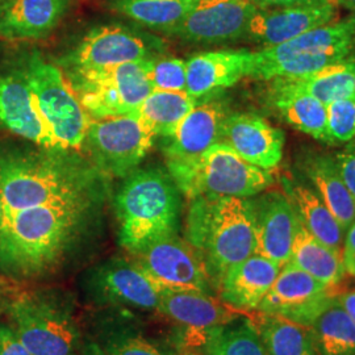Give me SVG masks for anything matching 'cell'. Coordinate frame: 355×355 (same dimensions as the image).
<instances>
[{
	"label": "cell",
	"mask_w": 355,
	"mask_h": 355,
	"mask_svg": "<svg viewBox=\"0 0 355 355\" xmlns=\"http://www.w3.org/2000/svg\"><path fill=\"white\" fill-rule=\"evenodd\" d=\"M99 195L3 215L1 265L20 275H38L57 266L89 225Z\"/></svg>",
	"instance_id": "obj_1"
},
{
	"label": "cell",
	"mask_w": 355,
	"mask_h": 355,
	"mask_svg": "<svg viewBox=\"0 0 355 355\" xmlns=\"http://www.w3.org/2000/svg\"><path fill=\"white\" fill-rule=\"evenodd\" d=\"M64 149L0 155L3 215L101 193L95 166Z\"/></svg>",
	"instance_id": "obj_2"
},
{
	"label": "cell",
	"mask_w": 355,
	"mask_h": 355,
	"mask_svg": "<svg viewBox=\"0 0 355 355\" xmlns=\"http://www.w3.org/2000/svg\"><path fill=\"white\" fill-rule=\"evenodd\" d=\"M186 234L218 287L230 267L255 254L253 202L232 196L192 199Z\"/></svg>",
	"instance_id": "obj_3"
},
{
	"label": "cell",
	"mask_w": 355,
	"mask_h": 355,
	"mask_svg": "<svg viewBox=\"0 0 355 355\" xmlns=\"http://www.w3.org/2000/svg\"><path fill=\"white\" fill-rule=\"evenodd\" d=\"M178 187L159 168L132 173L116 196L119 239L139 254L153 242L177 234L180 200Z\"/></svg>",
	"instance_id": "obj_4"
},
{
	"label": "cell",
	"mask_w": 355,
	"mask_h": 355,
	"mask_svg": "<svg viewBox=\"0 0 355 355\" xmlns=\"http://www.w3.org/2000/svg\"><path fill=\"white\" fill-rule=\"evenodd\" d=\"M167 168L178 190L191 200L223 196L248 199L272 183L270 171L250 165L224 142L193 158L167 161Z\"/></svg>",
	"instance_id": "obj_5"
},
{
	"label": "cell",
	"mask_w": 355,
	"mask_h": 355,
	"mask_svg": "<svg viewBox=\"0 0 355 355\" xmlns=\"http://www.w3.org/2000/svg\"><path fill=\"white\" fill-rule=\"evenodd\" d=\"M152 61L70 70L64 76L89 119L101 120L137 111L153 91L148 76Z\"/></svg>",
	"instance_id": "obj_6"
},
{
	"label": "cell",
	"mask_w": 355,
	"mask_h": 355,
	"mask_svg": "<svg viewBox=\"0 0 355 355\" xmlns=\"http://www.w3.org/2000/svg\"><path fill=\"white\" fill-rule=\"evenodd\" d=\"M24 70L38 108L60 149L76 150L82 148L91 119L62 70L46 62L40 54L29 58Z\"/></svg>",
	"instance_id": "obj_7"
},
{
	"label": "cell",
	"mask_w": 355,
	"mask_h": 355,
	"mask_svg": "<svg viewBox=\"0 0 355 355\" xmlns=\"http://www.w3.org/2000/svg\"><path fill=\"white\" fill-rule=\"evenodd\" d=\"M155 135L136 114L89 120L83 145L102 174L129 177L152 149Z\"/></svg>",
	"instance_id": "obj_8"
},
{
	"label": "cell",
	"mask_w": 355,
	"mask_h": 355,
	"mask_svg": "<svg viewBox=\"0 0 355 355\" xmlns=\"http://www.w3.org/2000/svg\"><path fill=\"white\" fill-rule=\"evenodd\" d=\"M165 51V42L161 38L123 24H105L89 29L76 48L61 60V64L64 71L104 69L155 60Z\"/></svg>",
	"instance_id": "obj_9"
},
{
	"label": "cell",
	"mask_w": 355,
	"mask_h": 355,
	"mask_svg": "<svg viewBox=\"0 0 355 355\" xmlns=\"http://www.w3.org/2000/svg\"><path fill=\"white\" fill-rule=\"evenodd\" d=\"M16 336L32 355H71L79 340L74 320L58 304L23 297L11 308Z\"/></svg>",
	"instance_id": "obj_10"
},
{
	"label": "cell",
	"mask_w": 355,
	"mask_h": 355,
	"mask_svg": "<svg viewBox=\"0 0 355 355\" xmlns=\"http://www.w3.org/2000/svg\"><path fill=\"white\" fill-rule=\"evenodd\" d=\"M136 257V263L159 290L209 293L211 279L202 257L178 234L153 242Z\"/></svg>",
	"instance_id": "obj_11"
},
{
	"label": "cell",
	"mask_w": 355,
	"mask_h": 355,
	"mask_svg": "<svg viewBox=\"0 0 355 355\" xmlns=\"http://www.w3.org/2000/svg\"><path fill=\"white\" fill-rule=\"evenodd\" d=\"M328 286L287 262L258 306L267 316L284 318L311 328L318 315L333 300Z\"/></svg>",
	"instance_id": "obj_12"
},
{
	"label": "cell",
	"mask_w": 355,
	"mask_h": 355,
	"mask_svg": "<svg viewBox=\"0 0 355 355\" xmlns=\"http://www.w3.org/2000/svg\"><path fill=\"white\" fill-rule=\"evenodd\" d=\"M257 11L252 0H199L168 36L199 44L239 40L246 36Z\"/></svg>",
	"instance_id": "obj_13"
},
{
	"label": "cell",
	"mask_w": 355,
	"mask_h": 355,
	"mask_svg": "<svg viewBox=\"0 0 355 355\" xmlns=\"http://www.w3.org/2000/svg\"><path fill=\"white\" fill-rule=\"evenodd\" d=\"M0 124L42 149H60L38 108L26 70L0 76Z\"/></svg>",
	"instance_id": "obj_14"
},
{
	"label": "cell",
	"mask_w": 355,
	"mask_h": 355,
	"mask_svg": "<svg viewBox=\"0 0 355 355\" xmlns=\"http://www.w3.org/2000/svg\"><path fill=\"white\" fill-rule=\"evenodd\" d=\"M337 6L328 1L318 6L258 8L246 36L265 48H272L318 26L336 21Z\"/></svg>",
	"instance_id": "obj_15"
},
{
	"label": "cell",
	"mask_w": 355,
	"mask_h": 355,
	"mask_svg": "<svg viewBox=\"0 0 355 355\" xmlns=\"http://www.w3.org/2000/svg\"><path fill=\"white\" fill-rule=\"evenodd\" d=\"M255 254L286 265L291 257L292 245L300 225L288 196L279 192L263 195L254 200Z\"/></svg>",
	"instance_id": "obj_16"
},
{
	"label": "cell",
	"mask_w": 355,
	"mask_h": 355,
	"mask_svg": "<svg viewBox=\"0 0 355 355\" xmlns=\"http://www.w3.org/2000/svg\"><path fill=\"white\" fill-rule=\"evenodd\" d=\"M221 142L250 165L266 171L278 167L283 158L284 133L257 114H229Z\"/></svg>",
	"instance_id": "obj_17"
},
{
	"label": "cell",
	"mask_w": 355,
	"mask_h": 355,
	"mask_svg": "<svg viewBox=\"0 0 355 355\" xmlns=\"http://www.w3.org/2000/svg\"><path fill=\"white\" fill-rule=\"evenodd\" d=\"M228 116L227 104L221 99L211 98L196 103L175 130L166 137L167 161L193 158L221 142Z\"/></svg>",
	"instance_id": "obj_18"
},
{
	"label": "cell",
	"mask_w": 355,
	"mask_h": 355,
	"mask_svg": "<svg viewBox=\"0 0 355 355\" xmlns=\"http://www.w3.org/2000/svg\"><path fill=\"white\" fill-rule=\"evenodd\" d=\"M252 66V51H204L195 54L186 62V92L196 101L211 96L250 76Z\"/></svg>",
	"instance_id": "obj_19"
},
{
	"label": "cell",
	"mask_w": 355,
	"mask_h": 355,
	"mask_svg": "<svg viewBox=\"0 0 355 355\" xmlns=\"http://www.w3.org/2000/svg\"><path fill=\"white\" fill-rule=\"evenodd\" d=\"M71 0H0V37H46L64 20Z\"/></svg>",
	"instance_id": "obj_20"
},
{
	"label": "cell",
	"mask_w": 355,
	"mask_h": 355,
	"mask_svg": "<svg viewBox=\"0 0 355 355\" xmlns=\"http://www.w3.org/2000/svg\"><path fill=\"white\" fill-rule=\"evenodd\" d=\"M279 263L253 254L230 267L220 280L218 288L225 304L236 309H257L279 274Z\"/></svg>",
	"instance_id": "obj_21"
},
{
	"label": "cell",
	"mask_w": 355,
	"mask_h": 355,
	"mask_svg": "<svg viewBox=\"0 0 355 355\" xmlns=\"http://www.w3.org/2000/svg\"><path fill=\"white\" fill-rule=\"evenodd\" d=\"M103 299L139 309H157L161 290L137 263L114 261L101 267L92 279Z\"/></svg>",
	"instance_id": "obj_22"
},
{
	"label": "cell",
	"mask_w": 355,
	"mask_h": 355,
	"mask_svg": "<svg viewBox=\"0 0 355 355\" xmlns=\"http://www.w3.org/2000/svg\"><path fill=\"white\" fill-rule=\"evenodd\" d=\"M354 48V32L346 19L311 29L277 46L255 51L254 60L270 62L297 54H334L347 57Z\"/></svg>",
	"instance_id": "obj_23"
},
{
	"label": "cell",
	"mask_w": 355,
	"mask_h": 355,
	"mask_svg": "<svg viewBox=\"0 0 355 355\" xmlns=\"http://www.w3.org/2000/svg\"><path fill=\"white\" fill-rule=\"evenodd\" d=\"M158 311L196 331L228 324V312L209 293L161 290Z\"/></svg>",
	"instance_id": "obj_24"
},
{
	"label": "cell",
	"mask_w": 355,
	"mask_h": 355,
	"mask_svg": "<svg viewBox=\"0 0 355 355\" xmlns=\"http://www.w3.org/2000/svg\"><path fill=\"white\" fill-rule=\"evenodd\" d=\"M272 102L290 125L316 140L328 142L324 103L282 79L274 80Z\"/></svg>",
	"instance_id": "obj_25"
},
{
	"label": "cell",
	"mask_w": 355,
	"mask_h": 355,
	"mask_svg": "<svg viewBox=\"0 0 355 355\" xmlns=\"http://www.w3.org/2000/svg\"><path fill=\"white\" fill-rule=\"evenodd\" d=\"M288 195L303 228L316 240L343 255L345 230L318 192L296 184L288 187Z\"/></svg>",
	"instance_id": "obj_26"
},
{
	"label": "cell",
	"mask_w": 355,
	"mask_h": 355,
	"mask_svg": "<svg viewBox=\"0 0 355 355\" xmlns=\"http://www.w3.org/2000/svg\"><path fill=\"white\" fill-rule=\"evenodd\" d=\"M199 0H108L107 7L139 26L168 35Z\"/></svg>",
	"instance_id": "obj_27"
},
{
	"label": "cell",
	"mask_w": 355,
	"mask_h": 355,
	"mask_svg": "<svg viewBox=\"0 0 355 355\" xmlns=\"http://www.w3.org/2000/svg\"><path fill=\"white\" fill-rule=\"evenodd\" d=\"M288 262L328 287L341 283L346 272L343 255L316 240L302 224L296 232Z\"/></svg>",
	"instance_id": "obj_28"
},
{
	"label": "cell",
	"mask_w": 355,
	"mask_h": 355,
	"mask_svg": "<svg viewBox=\"0 0 355 355\" xmlns=\"http://www.w3.org/2000/svg\"><path fill=\"white\" fill-rule=\"evenodd\" d=\"M308 175L321 200L346 230L355 220V199L343 183L336 161L329 157L313 158L308 165Z\"/></svg>",
	"instance_id": "obj_29"
},
{
	"label": "cell",
	"mask_w": 355,
	"mask_h": 355,
	"mask_svg": "<svg viewBox=\"0 0 355 355\" xmlns=\"http://www.w3.org/2000/svg\"><path fill=\"white\" fill-rule=\"evenodd\" d=\"M282 80H287L293 87L315 96L325 105L355 98V57L347 55L316 73L299 79Z\"/></svg>",
	"instance_id": "obj_30"
},
{
	"label": "cell",
	"mask_w": 355,
	"mask_h": 355,
	"mask_svg": "<svg viewBox=\"0 0 355 355\" xmlns=\"http://www.w3.org/2000/svg\"><path fill=\"white\" fill-rule=\"evenodd\" d=\"M196 103L186 91L153 89L135 114L152 129L155 137H168Z\"/></svg>",
	"instance_id": "obj_31"
},
{
	"label": "cell",
	"mask_w": 355,
	"mask_h": 355,
	"mask_svg": "<svg viewBox=\"0 0 355 355\" xmlns=\"http://www.w3.org/2000/svg\"><path fill=\"white\" fill-rule=\"evenodd\" d=\"M311 329L320 355H355V324L337 297L318 315Z\"/></svg>",
	"instance_id": "obj_32"
},
{
	"label": "cell",
	"mask_w": 355,
	"mask_h": 355,
	"mask_svg": "<svg viewBox=\"0 0 355 355\" xmlns=\"http://www.w3.org/2000/svg\"><path fill=\"white\" fill-rule=\"evenodd\" d=\"M259 337L267 355H318L311 331L284 318L267 316Z\"/></svg>",
	"instance_id": "obj_33"
},
{
	"label": "cell",
	"mask_w": 355,
	"mask_h": 355,
	"mask_svg": "<svg viewBox=\"0 0 355 355\" xmlns=\"http://www.w3.org/2000/svg\"><path fill=\"white\" fill-rule=\"evenodd\" d=\"M205 355H267L258 330L249 322L224 324L208 331Z\"/></svg>",
	"instance_id": "obj_34"
},
{
	"label": "cell",
	"mask_w": 355,
	"mask_h": 355,
	"mask_svg": "<svg viewBox=\"0 0 355 355\" xmlns=\"http://www.w3.org/2000/svg\"><path fill=\"white\" fill-rule=\"evenodd\" d=\"M149 82L157 91H186L187 69L179 58H155L149 67Z\"/></svg>",
	"instance_id": "obj_35"
},
{
	"label": "cell",
	"mask_w": 355,
	"mask_h": 355,
	"mask_svg": "<svg viewBox=\"0 0 355 355\" xmlns=\"http://www.w3.org/2000/svg\"><path fill=\"white\" fill-rule=\"evenodd\" d=\"M328 142H347L355 137V98L327 105Z\"/></svg>",
	"instance_id": "obj_36"
},
{
	"label": "cell",
	"mask_w": 355,
	"mask_h": 355,
	"mask_svg": "<svg viewBox=\"0 0 355 355\" xmlns=\"http://www.w3.org/2000/svg\"><path fill=\"white\" fill-rule=\"evenodd\" d=\"M107 355H171L161 346L141 336L116 337L104 350Z\"/></svg>",
	"instance_id": "obj_37"
},
{
	"label": "cell",
	"mask_w": 355,
	"mask_h": 355,
	"mask_svg": "<svg viewBox=\"0 0 355 355\" xmlns=\"http://www.w3.org/2000/svg\"><path fill=\"white\" fill-rule=\"evenodd\" d=\"M336 164L343 183L355 199V145L340 153L336 158Z\"/></svg>",
	"instance_id": "obj_38"
},
{
	"label": "cell",
	"mask_w": 355,
	"mask_h": 355,
	"mask_svg": "<svg viewBox=\"0 0 355 355\" xmlns=\"http://www.w3.org/2000/svg\"><path fill=\"white\" fill-rule=\"evenodd\" d=\"M0 355H32L10 327L0 325Z\"/></svg>",
	"instance_id": "obj_39"
},
{
	"label": "cell",
	"mask_w": 355,
	"mask_h": 355,
	"mask_svg": "<svg viewBox=\"0 0 355 355\" xmlns=\"http://www.w3.org/2000/svg\"><path fill=\"white\" fill-rule=\"evenodd\" d=\"M343 262L345 271L355 277V220L345 230L343 245Z\"/></svg>",
	"instance_id": "obj_40"
},
{
	"label": "cell",
	"mask_w": 355,
	"mask_h": 355,
	"mask_svg": "<svg viewBox=\"0 0 355 355\" xmlns=\"http://www.w3.org/2000/svg\"><path fill=\"white\" fill-rule=\"evenodd\" d=\"M258 8H283V7H303L318 6L331 0H252Z\"/></svg>",
	"instance_id": "obj_41"
},
{
	"label": "cell",
	"mask_w": 355,
	"mask_h": 355,
	"mask_svg": "<svg viewBox=\"0 0 355 355\" xmlns=\"http://www.w3.org/2000/svg\"><path fill=\"white\" fill-rule=\"evenodd\" d=\"M337 300L355 324V290L343 293L341 296L337 297Z\"/></svg>",
	"instance_id": "obj_42"
},
{
	"label": "cell",
	"mask_w": 355,
	"mask_h": 355,
	"mask_svg": "<svg viewBox=\"0 0 355 355\" xmlns=\"http://www.w3.org/2000/svg\"><path fill=\"white\" fill-rule=\"evenodd\" d=\"M85 355H107V353L95 343H89L85 349Z\"/></svg>",
	"instance_id": "obj_43"
},
{
	"label": "cell",
	"mask_w": 355,
	"mask_h": 355,
	"mask_svg": "<svg viewBox=\"0 0 355 355\" xmlns=\"http://www.w3.org/2000/svg\"><path fill=\"white\" fill-rule=\"evenodd\" d=\"M336 6H343L345 8L353 11L355 10V0H331Z\"/></svg>",
	"instance_id": "obj_44"
},
{
	"label": "cell",
	"mask_w": 355,
	"mask_h": 355,
	"mask_svg": "<svg viewBox=\"0 0 355 355\" xmlns=\"http://www.w3.org/2000/svg\"><path fill=\"white\" fill-rule=\"evenodd\" d=\"M347 20H349V23L352 24V28H353V32H354V38H355V10L352 11V15L347 17Z\"/></svg>",
	"instance_id": "obj_45"
},
{
	"label": "cell",
	"mask_w": 355,
	"mask_h": 355,
	"mask_svg": "<svg viewBox=\"0 0 355 355\" xmlns=\"http://www.w3.org/2000/svg\"><path fill=\"white\" fill-rule=\"evenodd\" d=\"M1 218H3V203H1V198H0V230H1Z\"/></svg>",
	"instance_id": "obj_46"
},
{
	"label": "cell",
	"mask_w": 355,
	"mask_h": 355,
	"mask_svg": "<svg viewBox=\"0 0 355 355\" xmlns=\"http://www.w3.org/2000/svg\"><path fill=\"white\" fill-rule=\"evenodd\" d=\"M71 355H74V354H71Z\"/></svg>",
	"instance_id": "obj_47"
}]
</instances>
